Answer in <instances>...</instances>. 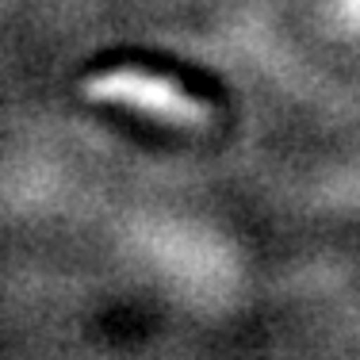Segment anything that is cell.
<instances>
[{"mask_svg": "<svg viewBox=\"0 0 360 360\" xmlns=\"http://www.w3.org/2000/svg\"><path fill=\"white\" fill-rule=\"evenodd\" d=\"M84 96L100 100V104L134 108V111H142V115H153V119H161V123H176V127H203L211 119L207 104L188 96L176 81L146 73V70L100 73V77H92V81H84Z\"/></svg>", "mask_w": 360, "mask_h": 360, "instance_id": "obj_1", "label": "cell"}]
</instances>
